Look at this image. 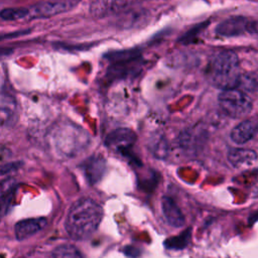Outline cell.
Returning <instances> with one entry per match:
<instances>
[{
  "label": "cell",
  "instance_id": "19",
  "mask_svg": "<svg viewBox=\"0 0 258 258\" xmlns=\"http://www.w3.org/2000/svg\"><path fill=\"white\" fill-rule=\"evenodd\" d=\"M150 150L158 158H163L167 154V143L162 137L153 138L150 141Z\"/></svg>",
  "mask_w": 258,
  "mask_h": 258
},
{
  "label": "cell",
  "instance_id": "3",
  "mask_svg": "<svg viewBox=\"0 0 258 258\" xmlns=\"http://www.w3.org/2000/svg\"><path fill=\"white\" fill-rule=\"evenodd\" d=\"M218 101L221 109L232 118L247 116L253 108L252 98L239 88L223 90Z\"/></svg>",
  "mask_w": 258,
  "mask_h": 258
},
{
  "label": "cell",
  "instance_id": "15",
  "mask_svg": "<svg viewBox=\"0 0 258 258\" xmlns=\"http://www.w3.org/2000/svg\"><path fill=\"white\" fill-rule=\"evenodd\" d=\"M104 57L111 63H124L137 60L140 57V50L137 48L113 50L104 55Z\"/></svg>",
  "mask_w": 258,
  "mask_h": 258
},
{
  "label": "cell",
  "instance_id": "2",
  "mask_svg": "<svg viewBox=\"0 0 258 258\" xmlns=\"http://www.w3.org/2000/svg\"><path fill=\"white\" fill-rule=\"evenodd\" d=\"M207 74L210 83L216 88H238L242 72L237 53L232 49L217 52L209 62Z\"/></svg>",
  "mask_w": 258,
  "mask_h": 258
},
{
  "label": "cell",
  "instance_id": "17",
  "mask_svg": "<svg viewBox=\"0 0 258 258\" xmlns=\"http://www.w3.org/2000/svg\"><path fill=\"white\" fill-rule=\"evenodd\" d=\"M52 255L53 258H84L82 253L72 245L58 246Z\"/></svg>",
  "mask_w": 258,
  "mask_h": 258
},
{
  "label": "cell",
  "instance_id": "11",
  "mask_svg": "<svg viewBox=\"0 0 258 258\" xmlns=\"http://www.w3.org/2000/svg\"><path fill=\"white\" fill-rule=\"evenodd\" d=\"M257 132L256 123L252 120H244L231 131V139L236 144H245L250 141Z\"/></svg>",
  "mask_w": 258,
  "mask_h": 258
},
{
  "label": "cell",
  "instance_id": "7",
  "mask_svg": "<svg viewBox=\"0 0 258 258\" xmlns=\"http://www.w3.org/2000/svg\"><path fill=\"white\" fill-rule=\"evenodd\" d=\"M136 136L133 131L126 128H121L111 132L107 136L105 143L108 147L112 148V150L123 152L124 150L130 148L134 144Z\"/></svg>",
  "mask_w": 258,
  "mask_h": 258
},
{
  "label": "cell",
  "instance_id": "9",
  "mask_svg": "<svg viewBox=\"0 0 258 258\" xmlns=\"http://www.w3.org/2000/svg\"><path fill=\"white\" fill-rule=\"evenodd\" d=\"M161 210L166 222L171 227L180 228L184 225V216L171 198L163 197L161 199Z\"/></svg>",
  "mask_w": 258,
  "mask_h": 258
},
{
  "label": "cell",
  "instance_id": "22",
  "mask_svg": "<svg viewBox=\"0 0 258 258\" xmlns=\"http://www.w3.org/2000/svg\"><path fill=\"white\" fill-rule=\"evenodd\" d=\"M19 166H20L19 163H7V164L0 165V174H4V173L10 172L12 170H15Z\"/></svg>",
  "mask_w": 258,
  "mask_h": 258
},
{
  "label": "cell",
  "instance_id": "20",
  "mask_svg": "<svg viewBox=\"0 0 258 258\" xmlns=\"http://www.w3.org/2000/svg\"><path fill=\"white\" fill-rule=\"evenodd\" d=\"M206 23H200L198 25H196L195 27H192L191 29H189L186 33H184L180 38H179V42L181 43H188L189 41H191L201 30H203L206 27Z\"/></svg>",
  "mask_w": 258,
  "mask_h": 258
},
{
  "label": "cell",
  "instance_id": "16",
  "mask_svg": "<svg viewBox=\"0 0 258 258\" xmlns=\"http://www.w3.org/2000/svg\"><path fill=\"white\" fill-rule=\"evenodd\" d=\"M28 17V7L4 8L0 11V18L6 21L20 20Z\"/></svg>",
  "mask_w": 258,
  "mask_h": 258
},
{
  "label": "cell",
  "instance_id": "21",
  "mask_svg": "<svg viewBox=\"0 0 258 258\" xmlns=\"http://www.w3.org/2000/svg\"><path fill=\"white\" fill-rule=\"evenodd\" d=\"M29 32L28 30H19V31H14V32H10V33H5V34H0V41L3 39H9V38H15L21 35H24L26 33Z\"/></svg>",
  "mask_w": 258,
  "mask_h": 258
},
{
  "label": "cell",
  "instance_id": "1",
  "mask_svg": "<svg viewBox=\"0 0 258 258\" xmlns=\"http://www.w3.org/2000/svg\"><path fill=\"white\" fill-rule=\"evenodd\" d=\"M102 219L101 206L90 198H83L71 207L66 220V229L73 239L85 240L97 231Z\"/></svg>",
  "mask_w": 258,
  "mask_h": 258
},
{
  "label": "cell",
  "instance_id": "8",
  "mask_svg": "<svg viewBox=\"0 0 258 258\" xmlns=\"http://www.w3.org/2000/svg\"><path fill=\"white\" fill-rule=\"evenodd\" d=\"M228 160L234 167L245 169L253 166L256 163L257 154L251 149L233 148L228 153Z\"/></svg>",
  "mask_w": 258,
  "mask_h": 258
},
{
  "label": "cell",
  "instance_id": "6",
  "mask_svg": "<svg viewBox=\"0 0 258 258\" xmlns=\"http://www.w3.org/2000/svg\"><path fill=\"white\" fill-rule=\"evenodd\" d=\"M134 0H94L91 4V14L103 18L119 13L128 8Z\"/></svg>",
  "mask_w": 258,
  "mask_h": 258
},
{
  "label": "cell",
  "instance_id": "18",
  "mask_svg": "<svg viewBox=\"0 0 258 258\" xmlns=\"http://www.w3.org/2000/svg\"><path fill=\"white\" fill-rule=\"evenodd\" d=\"M238 88L244 92H255L257 89V77L254 73L242 74Z\"/></svg>",
  "mask_w": 258,
  "mask_h": 258
},
{
  "label": "cell",
  "instance_id": "10",
  "mask_svg": "<svg viewBox=\"0 0 258 258\" xmlns=\"http://www.w3.org/2000/svg\"><path fill=\"white\" fill-rule=\"evenodd\" d=\"M46 224L47 221L44 218H31L21 220L14 227L15 236L18 240L26 239L42 230Z\"/></svg>",
  "mask_w": 258,
  "mask_h": 258
},
{
  "label": "cell",
  "instance_id": "4",
  "mask_svg": "<svg viewBox=\"0 0 258 258\" xmlns=\"http://www.w3.org/2000/svg\"><path fill=\"white\" fill-rule=\"evenodd\" d=\"M257 33V22L245 16H231L221 21L216 27V33L223 37L239 36L244 33Z\"/></svg>",
  "mask_w": 258,
  "mask_h": 258
},
{
  "label": "cell",
  "instance_id": "12",
  "mask_svg": "<svg viewBox=\"0 0 258 258\" xmlns=\"http://www.w3.org/2000/svg\"><path fill=\"white\" fill-rule=\"evenodd\" d=\"M16 186V181L13 178H7L0 183V221L8 212Z\"/></svg>",
  "mask_w": 258,
  "mask_h": 258
},
{
  "label": "cell",
  "instance_id": "23",
  "mask_svg": "<svg viewBox=\"0 0 258 258\" xmlns=\"http://www.w3.org/2000/svg\"><path fill=\"white\" fill-rule=\"evenodd\" d=\"M12 49L11 48H3V47H0V59L3 58V57H6L7 55H9L10 53H12Z\"/></svg>",
  "mask_w": 258,
  "mask_h": 258
},
{
  "label": "cell",
  "instance_id": "13",
  "mask_svg": "<svg viewBox=\"0 0 258 258\" xmlns=\"http://www.w3.org/2000/svg\"><path fill=\"white\" fill-rule=\"evenodd\" d=\"M105 161L101 157L93 156L84 163V172L91 183L97 182L103 175Z\"/></svg>",
  "mask_w": 258,
  "mask_h": 258
},
{
  "label": "cell",
  "instance_id": "5",
  "mask_svg": "<svg viewBox=\"0 0 258 258\" xmlns=\"http://www.w3.org/2000/svg\"><path fill=\"white\" fill-rule=\"evenodd\" d=\"M80 0H54L43 1L28 7V17L33 18H47L74 9Z\"/></svg>",
  "mask_w": 258,
  "mask_h": 258
},
{
  "label": "cell",
  "instance_id": "14",
  "mask_svg": "<svg viewBox=\"0 0 258 258\" xmlns=\"http://www.w3.org/2000/svg\"><path fill=\"white\" fill-rule=\"evenodd\" d=\"M16 116V103L11 96H0V124H11Z\"/></svg>",
  "mask_w": 258,
  "mask_h": 258
}]
</instances>
